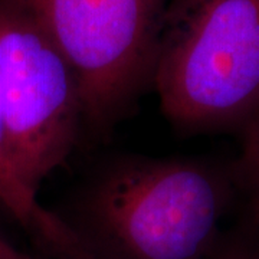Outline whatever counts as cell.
Masks as SVG:
<instances>
[{
    "mask_svg": "<svg viewBox=\"0 0 259 259\" xmlns=\"http://www.w3.org/2000/svg\"><path fill=\"white\" fill-rule=\"evenodd\" d=\"M153 81L179 128L246 121L259 104V0H168Z\"/></svg>",
    "mask_w": 259,
    "mask_h": 259,
    "instance_id": "1",
    "label": "cell"
},
{
    "mask_svg": "<svg viewBox=\"0 0 259 259\" xmlns=\"http://www.w3.org/2000/svg\"><path fill=\"white\" fill-rule=\"evenodd\" d=\"M225 202V186L206 167L137 157L95 180L82 213L95 241L121 259H202Z\"/></svg>",
    "mask_w": 259,
    "mask_h": 259,
    "instance_id": "2",
    "label": "cell"
},
{
    "mask_svg": "<svg viewBox=\"0 0 259 259\" xmlns=\"http://www.w3.org/2000/svg\"><path fill=\"white\" fill-rule=\"evenodd\" d=\"M0 101L15 171L37 196L69 157L83 108L71 64L18 0H0Z\"/></svg>",
    "mask_w": 259,
    "mask_h": 259,
    "instance_id": "3",
    "label": "cell"
},
{
    "mask_svg": "<svg viewBox=\"0 0 259 259\" xmlns=\"http://www.w3.org/2000/svg\"><path fill=\"white\" fill-rule=\"evenodd\" d=\"M78 78L83 121L108 128L153 79L168 0H18Z\"/></svg>",
    "mask_w": 259,
    "mask_h": 259,
    "instance_id": "4",
    "label": "cell"
},
{
    "mask_svg": "<svg viewBox=\"0 0 259 259\" xmlns=\"http://www.w3.org/2000/svg\"><path fill=\"white\" fill-rule=\"evenodd\" d=\"M0 206L49 253L61 259H98L95 250L71 226L39 203L19 180L12 163L0 101Z\"/></svg>",
    "mask_w": 259,
    "mask_h": 259,
    "instance_id": "5",
    "label": "cell"
},
{
    "mask_svg": "<svg viewBox=\"0 0 259 259\" xmlns=\"http://www.w3.org/2000/svg\"><path fill=\"white\" fill-rule=\"evenodd\" d=\"M239 176L259 206V104L246 118Z\"/></svg>",
    "mask_w": 259,
    "mask_h": 259,
    "instance_id": "6",
    "label": "cell"
},
{
    "mask_svg": "<svg viewBox=\"0 0 259 259\" xmlns=\"http://www.w3.org/2000/svg\"><path fill=\"white\" fill-rule=\"evenodd\" d=\"M2 250H3V255L6 259H37L30 256L28 253L19 250L18 248H15L10 242H8L6 239H3L2 242Z\"/></svg>",
    "mask_w": 259,
    "mask_h": 259,
    "instance_id": "7",
    "label": "cell"
},
{
    "mask_svg": "<svg viewBox=\"0 0 259 259\" xmlns=\"http://www.w3.org/2000/svg\"><path fill=\"white\" fill-rule=\"evenodd\" d=\"M2 242H3V236L0 235V259H6L3 255V250H2Z\"/></svg>",
    "mask_w": 259,
    "mask_h": 259,
    "instance_id": "8",
    "label": "cell"
},
{
    "mask_svg": "<svg viewBox=\"0 0 259 259\" xmlns=\"http://www.w3.org/2000/svg\"><path fill=\"white\" fill-rule=\"evenodd\" d=\"M229 259H248V258H242V256H235V258H229Z\"/></svg>",
    "mask_w": 259,
    "mask_h": 259,
    "instance_id": "9",
    "label": "cell"
}]
</instances>
